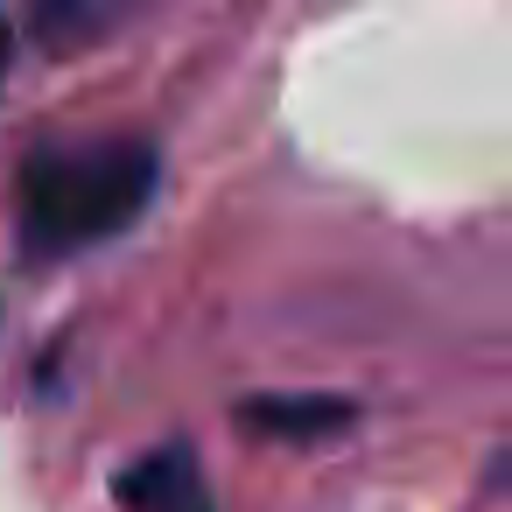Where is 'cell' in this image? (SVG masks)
I'll use <instances>...</instances> for the list:
<instances>
[{
  "label": "cell",
  "instance_id": "6da1fadb",
  "mask_svg": "<svg viewBox=\"0 0 512 512\" xmlns=\"http://www.w3.org/2000/svg\"><path fill=\"white\" fill-rule=\"evenodd\" d=\"M155 197V148L134 134L36 148L22 169V239L29 253H85L141 218Z\"/></svg>",
  "mask_w": 512,
  "mask_h": 512
},
{
  "label": "cell",
  "instance_id": "7a4b0ae2",
  "mask_svg": "<svg viewBox=\"0 0 512 512\" xmlns=\"http://www.w3.org/2000/svg\"><path fill=\"white\" fill-rule=\"evenodd\" d=\"M120 505L127 512H211L204 477H197L183 442H169V449L141 456L134 470H120Z\"/></svg>",
  "mask_w": 512,
  "mask_h": 512
},
{
  "label": "cell",
  "instance_id": "3957f363",
  "mask_svg": "<svg viewBox=\"0 0 512 512\" xmlns=\"http://www.w3.org/2000/svg\"><path fill=\"white\" fill-rule=\"evenodd\" d=\"M246 421H253V428H288V435H302V428H337L344 407H337V400H260Z\"/></svg>",
  "mask_w": 512,
  "mask_h": 512
},
{
  "label": "cell",
  "instance_id": "277c9868",
  "mask_svg": "<svg viewBox=\"0 0 512 512\" xmlns=\"http://www.w3.org/2000/svg\"><path fill=\"white\" fill-rule=\"evenodd\" d=\"M0 71H8V22H0Z\"/></svg>",
  "mask_w": 512,
  "mask_h": 512
}]
</instances>
